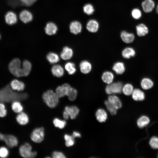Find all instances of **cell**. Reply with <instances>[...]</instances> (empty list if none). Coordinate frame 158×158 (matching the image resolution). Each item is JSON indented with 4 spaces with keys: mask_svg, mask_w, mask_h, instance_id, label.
<instances>
[{
    "mask_svg": "<svg viewBox=\"0 0 158 158\" xmlns=\"http://www.w3.org/2000/svg\"><path fill=\"white\" fill-rule=\"evenodd\" d=\"M46 57L48 61L51 64L56 63L59 61V58L58 55L54 52L49 53L47 54Z\"/></svg>",
    "mask_w": 158,
    "mask_h": 158,
    "instance_id": "cell-31",
    "label": "cell"
},
{
    "mask_svg": "<svg viewBox=\"0 0 158 158\" xmlns=\"http://www.w3.org/2000/svg\"></svg>",
    "mask_w": 158,
    "mask_h": 158,
    "instance_id": "cell-51",
    "label": "cell"
},
{
    "mask_svg": "<svg viewBox=\"0 0 158 158\" xmlns=\"http://www.w3.org/2000/svg\"><path fill=\"white\" fill-rule=\"evenodd\" d=\"M150 121V119L147 116H143L138 119L137 124L139 128H142L146 126L149 123Z\"/></svg>",
    "mask_w": 158,
    "mask_h": 158,
    "instance_id": "cell-30",
    "label": "cell"
},
{
    "mask_svg": "<svg viewBox=\"0 0 158 158\" xmlns=\"http://www.w3.org/2000/svg\"><path fill=\"white\" fill-rule=\"evenodd\" d=\"M69 28L71 32L76 35L81 32L82 26L80 23L78 21H75L71 23Z\"/></svg>",
    "mask_w": 158,
    "mask_h": 158,
    "instance_id": "cell-13",
    "label": "cell"
},
{
    "mask_svg": "<svg viewBox=\"0 0 158 158\" xmlns=\"http://www.w3.org/2000/svg\"><path fill=\"white\" fill-rule=\"evenodd\" d=\"M68 84L65 83L58 86L56 89V93L59 97H62L68 95L71 88Z\"/></svg>",
    "mask_w": 158,
    "mask_h": 158,
    "instance_id": "cell-8",
    "label": "cell"
},
{
    "mask_svg": "<svg viewBox=\"0 0 158 158\" xmlns=\"http://www.w3.org/2000/svg\"><path fill=\"white\" fill-rule=\"evenodd\" d=\"M107 108L110 113L112 115L116 114L118 109L115 106L108 100L104 102Z\"/></svg>",
    "mask_w": 158,
    "mask_h": 158,
    "instance_id": "cell-35",
    "label": "cell"
},
{
    "mask_svg": "<svg viewBox=\"0 0 158 158\" xmlns=\"http://www.w3.org/2000/svg\"><path fill=\"white\" fill-rule=\"evenodd\" d=\"M108 100L117 109L121 108L122 107V103L120 99L118 97L115 95L109 96L108 97Z\"/></svg>",
    "mask_w": 158,
    "mask_h": 158,
    "instance_id": "cell-28",
    "label": "cell"
},
{
    "mask_svg": "<svg viewBox=\"0 0 158 158\" xmlns=\"http://www.w3.org/2000/svg\"><path fill=\"white\" fill-rule=\"evenodd\" d=\"M123 85L121 82H117L108 84L105 88L106 93L109 95L120 93L122 91Z\"/></svg>",
    "mask_w": 158,
    "mask_h": 158,
    "instance_id": "cell-7",
    "label": "cell"
},
{
    "mask_svg": "<svg viewBox=\"0 0 158 158\" xmlns=\"http://www.w3.org/2000/svg\"><path fill=\"white\" fill-rule=\"evenodd\" d=\"M1 35L0 34V39H1Z\"/></svg>",
    "mask_w": 158,
    "mask_h": 158,
    "instance_id": "cell-50",
    "label": "cell"
},
{
    "mask_svg": "<svg viewBox=\"0 0 158 158\" xmlns=\"http://www.w3.org/2000/svg\"><path fill=\"white\" fill-rule=\"evenodd\" d=\"M6 114L7 111L5 105L2 103H0V117H4Z\"/></svg>",
    "mask_w": 158,
    "mask_h": 158,
    "instance_id": "cell-44",
    "label": "cell"
},
{
    "mask_svg": "<svg viewBox=\"0 0 158 158\" xmlns=\"http://www.w3.org/2000/svg\"><path fill=\"white\" fill-rule=\"evenodd\" d=\"M19 151L20 155L25 158H33L37 154L36 152H32V147L30 144L25 143L20 147Z\"/></svg>",
    "mask_w": 158,
    "mask_h": 158,
    "instance_id": "cell-4",
    "label": "cell"
},
{
    "mask_svg": "<svg viewBox=\"0 0 158 158\" xmlns=\"http://www.w3.org/2000/svg\"><path fill=\"white\" fill-rule=\"evenodd\" d=\"M99 27L98 22L95 20H90L87 22L86 25V28L90 32H97Z\"/></svg>",
    "mask_w": 158,
    "mask_h": 158,
    "instance_id": "cell-15",
    "label": "cell"
},
{
    "mask_svg": "<svg viewBox=\"0 0 158 158\" xmlns=\"http://www.w3.org/2000/svg\"><path fill=\"white\" fill-rule=\"evenodd\" d=\"M97 120L100 122H105L107 118V114L106 111L102 109H98L96 113Z\"/></svg>",
    "mask_w": 158,
    "mask_h": 158,
    "instance_id": "cell-23",
    "label": "cell"
},
{
    "mask_svg": "<svg viewBox=\"0 0 158 158\" xmlns=\"http://www.w3.org/2000/svg\"><path fill=\"white\" fill-rule=\"evenodd\" d=\"M64 139L65 141V145L66 146L69 147L73 146L75 143V138L72 135L67 134L64 135Z\"/></svg>",
    "mask_w": 158,
    "mask_h": 158,
    "instance_id": "cell-38",
    "label": "cell"
},
{
    "mask_svg": "<svg viewBox=\"0 0 158 158\" xmlns=\"http://www.w3.org/2000/svg\"><path fill=\"white\" fill-rule=\"evenodd\" d=\"M80 68L81 72L84 74L89 73L92 69V65L87 61H83L80 64Z\"/></svg>",
    "mask_w": 158,
    "mask_h": 158,
    "instance_id": "cell-21",
    "label": "cell"
},
{
    "mask_svg": "<svg viewBox=\"0 0 158 158\" xmlns=\"http://www.w3.org/2000/svg\"><path fill=\"white\" fill-rule=\"evenodd\" d=\"M44 130L43 127L37 128L34 130L30 135L31 140L37 143L41 142L44 139Z\"/></svg>",
    "mask_w": 158,
    "mask_h": 158,
    "instance_id": "cell-6",
    "label": "cell"
},
{
    "mask_svg": "<svg viewBox=\"0 0 158 158\" xmlns=\"http://www.w3.org/2000/svg\"><path fill=\"white\" fill-rule=\"evenodd\" d=\"M135 54V50L131 47H127L123 49L122 52L123 57L125 59H129L133 57Z\"/></svg>",
    "mask_w": 158,
    "mask_h": 158,
    "instance_id": "cell-27",
    "label": "cell"
},
{
    "mask_svg": "<svg viewBox=\"0 0 158 158\" xmlns=\"http://www.w3.org/2000/svg\"><path fill=\"white\" fill-rule=\"evenodd\" d=\"M5 20L6 23L10 25L16 23L17 21V16L15 13L12 11L7 12L5 16Z\"/></svg>",
    "mask_w": 158,
    "mask_h": 158,
    "instance_id": "cell-10",
    "label": "cell"
},
{
    "mask_svg": "<svg viewBox=\"0 0 158 158\" xmlns=\"http://www.w3.org/2000/svg\"><path fill=\"white\" fill-rule=\"evenodd\" d=\"M143 9L145 12H151L154 7V3L152 0H145L142 4Z\"/></svg>",
    "mask_w": 158,
    "mask_h": 158,
    "instance_id": "cell-20",
    "label": "cell"
},
{
    "mask_svg": "<svg viewBox=\"0 0 158 158\" xmlns=\"http://www.w3.org/2000/svg\"><path fill=\"white\" fill-rule=\"evenodd\" d=\"M52 74L57 77H60L64 74V70L62 67L59 65L53 66L51 69Z\"/></svg>",
    "mask_w": 158,
    "mask_h": 158,
    "instance_id": "cell-24",
    "label": "cell"
},
{
    "mask_svg": "<svg viewBox=\"0 0 158 158\" xmlns=\"http://www.w3.org/2000/svg\"><path fill=\"white\" fill-rule=\"evenodd\" d=\"M113 73L109 71H106L103 73L102 78V81L108 84L112 83L114 79Z\"/></svg>",
    "mask_w": 158,
    "mask_h": 158,
    "instance_id": "cell-25",
    "label": "cell"
},
{
    "mask_svg": "<svg viewBox=\"0 0 158 158\" xmlns=\"http://www.w3.org/2000/svg\"><path fill=\"white\" fill-rule=\"evenodd\" d=\"M156 11L157 13H158V5H157L156 9Z\"/></svg>",
    "mask_w": 158,
    "mask_h": 158,
    "instance_id": "cell-49",
    "label": "cell"
},
{
    "mask_svg": "<svg viewBox=\"0 0 158 158\" xmlns=\"http://www.w3.org/2000/svg\"><path fill=\"white\" fill-rule=\"evenodd\" d=\"M112 69L117 74H121L125 71V67L123 62H118L114 65Z\"/></svg>",
    "mask_w": 158,
    "mask_h": 158,
    "instance_id": "cell-26",
    "label": "cell"
},
{
    "mask_svg": "<svg viewBox=\"0 0 158 158\" xmlns=\"http://www.w3.org/2000/svg\"><path fill=\"white\" fill-rule=\"evenodd\" d=\"M10 87L13 90L22 91L25 88V85L22 82L17 79H14L10 83Z\"/></svg>",
    "mask_w": 158,
    "mask_h": 158,
    "instance_id": "cell-12",
    "label": "cell"
},
{
    "mask_svg": "<svg viewBox=\"0 0 158 158\" xmlns=\"http://www.w3.org/2000/svg\"><path fill=\"white\" fill-rule=\"evenodd\" d=\"M73 54V51L72 49L68 47H65L63 49L60 56L63 60H67L70 59Z\"/></svg>",
    "mask_w": 158,
    "mask_h": 158,
    "instance_id": "cell-17",
    "label": "cell"
},
{
    "mask_svg": "<svg viewBox=\"0 0 158 158\" xmlns=\"http://www.w3.org/2000/svg\"><path fill=\"white\" fill-rule=\"evenodd\" d=\"M57 29V27L56 25L51 22L47 23L45 28L46 33L49 35L55 34Z\"/></svg>",
    "mask_w": 158,
    "mask_h": 158,
    "instance_id": "cell-19",
    "label": "cell"
},
{
    "mask_svg": "<svg viewBox=\"0 0 158 158\" xmlns=\"http://www.w3.org/2000/svg\"><path fill=\"white\" fill-rule=\"evenodd\" d=\"M94 10L93 6L90 4H86L83 7L84 12L88 15L92 14Z\"/></svg>",
    "mask_w": 158,
    "mask_h": 158,
    "instance_id": "cell-39",
    "label": "cell"
},
{
    "mask_svg": "<svg viewBox=\"0 0 158 158\" xmlns=\"http://www.w3.org/2000/svg\"><path fill=\"white\" fill-rule=\"evenodd\" d=\"M149 144L150 147L153 149H158V138L153 136L150 139Z\"/></svg>",
    "mask_w": 158,
    "mask_h": 158,
    "instance_id": "cell-40",
    "label": "cell"
},
{
    "mask_svg": "<svg viewBox=\"0 0 158 158\" xmlns=\"http://www.w3.org/2000/svg\"><path fill=\"white\" fill-rule=\"evenodd\" d=\"M136 30L138 35L140 37L143 36L148 32L147 27L144 24H141L137 25Z\"/></svg>",
    "mask_w": 158,
    "mask_h": 158,
    "instance_id": "cell-29",
    "label": "cell"
},
{
    "mask_svg": "<svg viewBox=\"0 0 158 158\" xmlns=\"http://www.w3.org/2000/svg\"><path fill=\"white\" fill-rule=\"evenodd\" d=\"M53 123L56 127L62 129L65 127L66 124V121L58 118H55L53 120Z\"/></svg>",
    "mask_w": 158,
    "mask_h": 158,
    "instance_id": "cell-37",
    "label": "cell"
},
{
    "mask_svg": "<svg viewBox=\"0 0 158 158\" xmlns=\"http://www.w3.org/2000/svg\"><path fill=\"white\" fill-rule=\"evenodd\" d=\"M18 123L22 125L27 124L29 121L28 115L25 112H21L19 113L16 117Z\"/></svg>",
    "mask_w": 158,
    "mask_h": 158,
    "instance_id": "cell-22",
    "label": "cell"
},
{
    "mask_svg": "<svg viewBox=\"0 0 158 158\" xmlns=\"http://www.w3.org/2000/svg\"><path fill=\"white\" fill-rule=\"evenodd\" d=\"M36 1V0H20L22 4L27 6H31Z\"/></svg>",
    "mask_w": 158,
    "mask_h": 158,
    "instance_id": "cell-46",
    "label": "cell"
},
{
    "mask_svg": "<svg viewBox=\"0 0 158 158\" xmlns=\"http://www.w3.org/2000/svg\"><path fill=\"white\" fill-rule=\"evenodd\" d=\"M9 85L0 90V101L9 102L25 100L28 97L26 93H17L13 91Z\"/></svg>",
    "mask_w": 158,
    "mask_h": 158,
    "instance_id": "cell-1",
    "label": "cell"
},
{
    "mask_svg": "<svg viewBox=\"0 0 158 158\" xmlns=\"http://www.w3.org/2000/svg\"><path fill=\"white\" fill-rule=\"evenodd\" d=\"M133 85L130 83H126L123 87L122 91L123 93L127 96L131 94L133 90Z\"/></svg>",
    "mask_w": 158,
    "mask_h": 158,
    "instance_id": "cell-34",
    "label": "cell"
},
{
    "mask_svg": "<svg viewBox=\"0 0 158 158\" xmlns=\"http://www.w3.org/2000/svg\"><path fill=\"white\" fill-rule=\"evenodd\" d=\"M21 64L20 60L18 58H15L11 61L8 65V68L10 72L18 77L24 76L23 70L21 67Z\"/></svg>",
    "mask_w": 158,
    "mask_h": 158,
    "instance_id": "cell-3",
    "label": "cell"
},
{
    "mask_svg": "<svg viewBox=\"0 0 158 158\" xmlns=\"http://www.w3.org/2000/svg\"><path fill=\"white\" fill-rule=\"evenodd\" d=\"M19 18L22 22L24 23H27L31 21L33 18L32 14L27 10H24L20 13Z\"/></svg>",
    "mask_w": 158,
    "mask_h": 158,
    "instance_id": "cell-11",
    "label": "cell"
},
{
    "mask_svg": "<svg viewBox=\"0 0 158 158\" xmlns=\"http://www.w3.org/2000/svg\"><path fill=\"white\" fill-rule=\"evenodd\" d=\"M52 156L54 158H65L66 157L62 152L57 151H55L53 152Z\"/></svg>",
    "mask_w": 158,
    "mask_h": 158,
    "instance_id": "cell-45",
    "label": "cell"
},
{
    "mask_svg": "<svg viewBox=\"0 0 158 158\" xmlns=\"http://www.w3.org/2000/svg\"><path fill=\"white\" fill-rule=\"evenodd\" d=\"M132 96L133 99L136 101L143 100L145 97L144 92L138 88L133 90L132 93Z\"/></svg>",
    "mask_w": 158,
    "mask_h": 158,
    "instance_id": "cell-14",
    "label": "cell"
},
{
    "mask_svg": "<svg viewBox=\"0 0 158 158\" xmlns=\"http://www.w3.org/2000/svg\"><path fill=\"white\" fill-rule=\"evenodd\" d=\"M77 94V90L72 87L67 96L69 100L71 101H73L76 99Z\"/></svg>",
    "mask_w": 158,
    "mask_h": 158,
    "instance_id": "cell-41",
    "label": "cell"
},
{
    "mask_svg": "<svg viewBox=\"0 0 158 158\" xmlns=\"http://www.w3.org/2000/svg\"><path fill=\"white\" fill-rule=\"evenodd\" d=\"M31 68V64L29 61L26 60L23 61L22 68L24 73V76H27L29 74Z\"/></svg>",
    "mask_w": 158,
    "mask_h": 158,
    "instance_id": "cell-32",
    "label": "cell"
},
{
    "mask_svg": "<svg viewBox=\"0 0 158 158\" xmlns=\"http://www.w3.org/2000/svg\"><path fill=\"white\" fill-rule=\"evenodd\" d=\"M42 98L45 103L50 108H55L59 102V97L56 93L51 90H48L44 92Z\"/></svg>",
    "mask_w": 158,
    "mask_h": 158,
    "instance_id": "cell-2",
    "label": "cell"
},
{
    "mask_svg": "<svg viewBox=\"0 0 158 158\" xmlns=\"http://www.w3.org/2000/svg\"><path fill=\"white\" fill-rule=\"evenodd\" d=\"M132 17L135 19H138L141 16L142 14L140 10L138 8L133 9L131 12Z\"/></svg>",
    "mask_w": 158,
    "mask_h": 158,
    "instance_id": "cell-42",
    "label": "cell"
},
{
    "mask_svg": "<svg viewBox=\"0 0 158 158\" xmlns=\"http://www.w3.org/2000/svg\"><path fill=\"white\" fill-rule=\"evenodd\" d=\"M79 110L76 106H66L63 113V118L66 120L69 118L72 119L76 118L78 114Z\"/></svg>",
    "mask_w": 158,
    "mask_h": 158,
    "instance_id": "cell-5",
    "label": "cell"
},
{
    "mask_svg": "<svg viewBox=\"0 0 158 158\" xmlns=\"http://www.w3.org/2000/svg\"><path fill=\"white\" fill-rule=\"evenodd\" d=\"M9 151L8 149L5 147H0V157L6 158L8 156Z\"/></svg>",
    "mask_w": 158,
    "mask_h": 158,
    "instance_id": "cell-43",
    "label": "cell"
},
{
    "mask_svg": "<svg viewBox=\"0 0 158 158\" xmlns=\"http://www.w3.org/2000/svg\"><path fill=\"white\" fill-rule=\"evenodd\" d=\"M5 135H4L0 133V141L4 140Z\"/></svg>",
    "mask_w": 158,
    "mask_h": 158,
    "instance_id": "cell-48",
    "label": "cell"
},
{
    "mask_svg": "<svg viewBox=\"0 0 158 158\" xmlns=\"http://www.w3.org/2000/svg\"><path fill=\"white\" fill-rule=\"evenodd\" d=\"M140 84L142 89L146 90L151 89L153 87L154 83L150 78L145 77L142 79Z\"/></svg>",
    "mask_w": 158,
    "mask_h": 158,
    "instance_id": "cell-18",
    "label": "cell"
},
{
    "mask_svg": "<svg viewBox=\"0 0 158 158\" xmlns=\"http://www.w3.org/2000/svg\"><path fill=\"white\" fill-rule=\"evenodd\" d=\"M65 68L68 74L70 75L74 74L76 71L75 64L71 62L67 63L65 65Z\"/></svg>",
    "mask_w": 158,
    "mask_h": 158,
    "instance_id": "cell-36",
    "label": "cell"
},
{
    "mask_svg": "<svg viewBox=\"0 0 158 158\" xmlns=\"http://www.w3.org/2000/svg\"><path fill=\"white\" fill-rule=\"evenodd\" d=\"M72 136L74 138H79L81 137L80 134L77 131H74L72 134Z\"/></svg>",
    "mask_w": 158,
    "mask_h": 158,
    "instance_id": "cell-47",
    "label": "cell"
},
{
    "mask_svg": "<svg viewBox=\"0 0 158 158\" xmlns=\"http://www.w3.org/2000/svg\"><path fill=\"white\" fill-rule=\"evenodd\" d=\"M121 37L122 41L126 43L132 42L134 39V35L132 33H129L125 31H122Z\"/></svg>",
    "mask_w": 158,
    "mask_h": 158,
    "instance_id": "cell-16",
    "label": "cell"
},
{
    "mask_svg": "<svg viewBox=\"0 0 158 158\" xmlns=\"http://www.w3.org/2000/svg\"><path fill=\"white\" fill-rule=\"evenodd\" d=\"M4 141L6 145L10 148L16 146L18 144V140L14 136L11 135H5Z\"/></svg>",
    "mask_w": 158,
    "mask_h": 158,
    "instance_id": "cell-9",
    "label": "cell"
},
{
    "mask_svg": "<svg viewBox=\"0 0 158 158\" xmlns=\"http://www.w3.org/2000/svg\"><path fill=\"white\" fill-rule=\"evenodd\" d=\"M12 109L13 111L16 113H19L23 109V107L20 102L18 101L13 102L11 106Z\"/></svg>",
    "mask_w": 158,
    "mask_h": 158,
    "instance_id": "cell-33",
    "label": "cell"
}]
</instances>
